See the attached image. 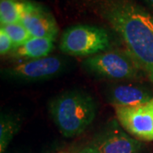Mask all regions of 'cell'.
Listing matches in <instances>:
<instances>
[{"instance_id": "obj_15", "label": "cell", "mask_w": 153, "mask_h": 153, "mask_svg": "<svg viewBox=\"0 0 153 153\" xmlns=\"http://www.w3.org/2000/svg\"><path fill=\"white\" fill-rule=\"evenodd\" d=\"M77 153H100V152L99 151L98 148L95 146L92 145V146H88L84 147Z\"/></svg>"}, {"instance_id": "obj_1", "label": "cell", "mask_w": 153, "mask_h": 153, "mask_svg": "<svg viewBox=\"0 0 153 153\" xmlns=\"http://www.w3.org/2000/svg\"><path fill=\"white\" fill-rule=\"evenodd\" d=\"M95 7L117 33L126 50L153 85V16L133 0H95Z\"/></svg>"}, {"instance_id": "obj_5", "label": "cell", "mask_w": 153, "mask_h": 153, "mask_svg": "<svg viewBox=\"0 0 153 153\" xmlns=\"http://www.w3.org/2000/svg\"><path fill=\"white\" fill-rule=\"evenodd\" d=\"M117 122L137 140L153 141V98L145 104L113 106Z\"/></svg>"}, {"instance_id": "obj_3", "label": "cell", "mask_w": 153, "mask_h": 153, "mask_svg": "<svg viewBox=\"0 0 153 153\" xmlns=\"http://www.w3.org/2000/svg\"><path fill=\"white\" fill-rule=\"evenodd\" d=\"M111 45L109 33L104 28L76 25L66 29L60 38V49L73 56H93L106 51Z\"/></svg>"}, {"instance_id": "obj_9", "label": "cell", "mask_w": 153, "mask_h": 153, "mask_svg": "<svg viewBox=\"0 0 153 153\" xmlns=\"http://www.w3.org/2000/svg\"><path fill=\"white\" fill-rule=\"evenodd\" d=\"M106 97L113 106H133L150 101L153 94L142 86L126 83L111 86Z\"/></svg>"}, {"instance_id": "obj_17", "label": "cell", "mask_w": 153, "mask_h": 153, "mask_svg": "<svg viewBox=\"0 0 153 153\" xmlns=\"http://www.w3.org/2000/svg\"><path fill=\"white\" fill-rule=\"evenodd\" d=\"M16 1H20V2H30V0H16Z\"/></svg>"}, {"instance_id": "obj_2", "label": "cell", "mask_w": 153, "mask_h": 153, "mask_svg": "<svg viewBox=\"0 0 153 153\" xmlns=\"http://www.w3.org/2000/svg\"><path fill=\"white\" fill-rule=\"evenodd\" d=\"M49 110L60 134L71 138L81 134L93 123L96 115V104L88 94L68 91L51 100Z\"/></svg>"}, {"instance_id": "obj_10", "label": "cell", "mask_w": 153, "mask_h": 153, "mask_svg": "<svg viewBox=\"0 0 153 153\" xmlns=\"http://www.w3.org/2000/svg\"><path fill=\"white\" fill-rule=\"evenodd\" d=\"M55 38H34L30 39L22 46L13 50L14 56L24 59H40L47 57L54 49Z\"/></svg>"}, {"instance_id": "obj_7", "label": "cell", "mask_w": 153, "mask_h": 153, "mask_svg": "<svg viewBox=\"0 0 153 153\" xmlns=\"http://www.w3.org/2000/svg\"><path fill=\"white\" fill-rule=\"evenodd\" d=\"M31 37L55 38L58 34V25L53 15L47 9L33 2H26L22 19Z\"/></svg>"}, {"instance_id": "obj_14", "label": "cell", "mask_w": 153, "mask_h": 153, "mask_svg": "<svg viewBox=\"0 0 153 153\" xmlns=\"http://www.w3.org/2000/svg\"><path fill=\"white\" fill-rule=\"evenodd\" d=\"M14 44L11 41L10 37L5 32L0 29V54L1 55H5L10 51L14 50Z\"/></svg>"}, {"instance_id": "obj_18", "label": "cell", "mask_w": 153, "mask_h": 153, "mask_svg": "<svg viewBox=\"0 0 153 153\" xmlns=\"http://www.w3.org/2000/svg\"><path fill=\"white\" fill-rule=\"evenodd\" d=\"M55 153H68V152H55Z\"/></svg>"}, {"instance_id": "obj_6", "label": "cell", "mask_w": 153, "mask_h": 153, "mask_svg": "<svg viewBox=\"0 0 153 153\" xmlns=\"http://www.w3.org/2000/svg\"><path fill=\"white\" fill-rule=\"evenodd\" d=\"M66 62L60 57L47 56L30 60L4 70L6 76L17 80L35 82L49 79L64 71Z\"/></svg>"}, {"instance_id": "obj_16", "label": "cell", "mask_w": 153, "mask_h": 153, "mask_svg": "<svg viewBox=\"0 0 153 153\" xmlns=\"http://www.w3.org/2000/svg\"><path fill=\"white\" fill-rule=\"evenodd\" d=\"M144 1H145L151 8H152L153 9V0H144Z\"/></svg>"}, {"instance_id": "obj_11", "label": "cell", "mask_w": 153, "mask_h": 153, "mask_svg": "<svg viewBox=\"0 0 153 153\" xmlns=\"http://www.w3.org/2000/svg\"><path fill=\"white\" fill-rule=\"evenodd\" d=\"M22 121L12 114H1L0 117V153H5L10 143L20 130Z\"/></svg>"}, {"instance_id": "obj_4", "label": "cell", "mask_w": 153, "mask_h": 153, "mask_svg": "<svg viewBox=\"0 0 153 153\" xmlns=\"http://www.w3.org/2000/svg\"><path fill=\"white\" fill-rule=\"evenodd\" d=\"M85 69L96 76L111 80H134L142 74L127 50H106L83 61Z\"/></svg>"}, {"instance_id": "obj_8", "label": "cell", "mask_w": 153, "mask_h": 153, "mask_svg": "<svg viewBox=\"0 0 153 153\" xmlns=\"http://www.w3.org/2000/svg\"><path fill=\"white\" fill-rule=\"evenodd\" d=\"M100 153H141L142 143L128 135L117 123L112 124L93 144Z\"/></svg>"}, {"instance_id": "obj_12", "label": "cell", "mask_w": 153, "mask_h": 153, "mask_svg": "<svg viewBox=\"0 0 153 153\" xmlns=\"http://www.w3.org/2000/svg\"><path fill=\"white\" fill-rule=\"evenodd\" d=\"M26 2L16 0H0L1 25L22 22Z\"/></svg>"}, {"instance_id": "obj_13", "label": "cell", "mask_w": 153, "mask_h": 153, "mask_svg": "<svg viewBox=\"0 0 153 153\" xmlns=\"http://www.w3.org/2000/svg\"><path fill=\"white\" fill-rule=\"evenodd\" d=\"M0 29L4 30L6 34L10 37L14 44L15 49L22 46L28 39L32 38L22 22L7 25H1Z\"/></svg>"}]
</instances>
